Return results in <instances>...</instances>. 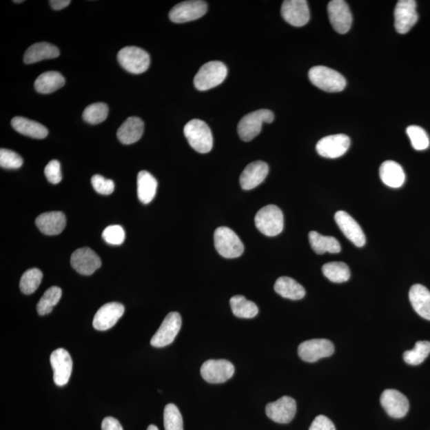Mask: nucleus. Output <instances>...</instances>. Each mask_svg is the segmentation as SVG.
I'll return each mask as SVG.
<instances>
[{
  "label": "nucleus",
  "instance_id": "obj_1",
  "mask_svg": "<svg viewBox=\"0 0 430 430\" xmlns=\"http://www.w3.org/2000/svg\"><path fill=\"white\" fill-rule=\"evenodd\" d=\"M309 78L312 84L329 93H337L345 89L347 81L339 72L327 66L317 65L311 68Z\"/></svg>",
  "mask_w": 430,
  "mask_h": 430
},
{
  "label": "nucleus",
  "instance_id": "obj_2",
  "mask_svg": "<svg viewBox=\"0 0 430 430\" xmlns=\"http://www.w3.org/2000/svg\"><path fill=\"white\" fill-rule=\"evenodd\" d=\"M183 132L194 150L202 154L212 151L213 135L207 123L198 119L192 120L184 127Z\"/></svg>",
  "mask_w": 430,
  "mask_h": 430
},
{
  "label": "nucleus",
  "instance_id": "obj_3",
  "mask_svg": "<svg viewBox=\"0 0 430 430\" xmlns=\"http://www.w3.org/2000/svg\"><path fill=\"white\" fill-rule=\"evenodd\" d=\"M226 65L218 61H209L199 69L194 76V85L199 91L211 90L222 84L227 76Z\"/></svg>",
  "mask_w": 430,
  "mask_h": 430
},
{
  "label": "nucleus",
  "instance_id": "obj_4",
  "mask_svg": "<svg viewBox=\"0 0 430 430\" xmlns=\"http://www.w3.org/2000/svg\"><path fill=\"white\" fill-rule=\"evenodd\" d=\"M254 221L259 232L268 237L276 236L284 229L283 213L275 205H268L260 209L256 214Z\"/></svg>",
  "mask_w": 430,
  "mask_h": 430
},
{
  "label": "nucleus",
  "instance_id": "obj_5",
  "mask_svg": "<svg viewBox=\"0 0 430 430\" xmlns=\"http://www.w3.org/2000/svg\"><path fill=\"white\" fill-rule=\"evenodd\" d=\"M215 249L225 258H237L244 252V245L236 233L227 227H218L214 234Z\"/></svg>",
  "mask_w": 430,
  "mask_h": 430
},
{
  "label": "nucleus",
  "instance_id": "obj_6",
  "mask_svg": "<svg viewBox=\"0 0 430 430\" xmlns=\"http://www.w3.org/2000/svg\"><path fill=\"white\" fill-rule=\"evenodd\" d=\"M274 120V112L269 110H260L250 112L243 117L238 125V132L240 139L245 142L252 141L262 131L263 123L269 124Z\"/></svg>",
  "mask_w": 430,
  "mask_h": 430
},
{
  "label": "nucleus",
  "instance_id": "obj_7",
  "mask_svg": "<svg viewBox=\"0 0 430 430\" xmlns=\"http://www.w3.org/2000/svg\"><path fill=\"white\" fill-rule=\"evenodd\" d=\"M120 65L131 74L145 73L150 65V56L145 50L136 47H126L117 54Z\"/></svg>",
  "mask_w": 430,
  "mask_h": 430
},
{
  "label": "nucleus",
  "instance_id": "obj_8",
  "mask_svg": "<svg viewBox=\"0 0 430 430\" xmlns=\"http://www.w3.org/2000/svg\"><path fill=\"white\" fill-rule=\"evenodd\" d=\"M182 326L181 314L176 311L170 312L163 321L160 329L151 340V345L155 347H163L175 340Z\"/></svg>",
  "mask_w": 430,
  "mask_h": 430
},
{
  "label": "nucleus",
  "instance_id": "obj_9",
  "mask_svg": "<svg viewBox=\"0 0 430 430\" xmlns=\"http://www.w3.org/2000/svg\"><path fill=\"white\" fill-rule=\"evenodd\" d=\"M418 20L417 3L414 0H400L394 10V27L399 34H407Z\"/></svg>",
  "mask_w": 430,
  "mask_h": 430
},
{
  "label": "nucleus",
  "instance_id": "obj_10",
  "mask_svg": "<svg viewBox=\"0 0 430 430\" xmlns=\"http://www.w3.org/2000/svg\"><path fill=\"white\" fill-rule=\"evenodd\" d=\"M207 12V4L201 0H192L176 5L169 13L173 23H183L194 21L203 17Z\"/></svg>",
  "mask_w": 430,
  "mask_h": 430
},
{
  "label": "nucleus",
  "instance_id": "obj_11",
  "mask_svg": "<svg viewBox=\"0 0 430 430\" xmlns=\"http://www.w3.org/2000/svg\"><path fill=\"white\" fill-rule=\"evenodd\" d=\"M235 369L232 362L226 360H209L201 367V375L209 383H223L230 380Z\"/></svg>",
  "mask_w": 430,
  "mask_h": 430
},
{
  "label": "nucleus",
  "instance_id": "obj_12",
  "mask_svg": "<svg viewBox=\"0 0 430 430\" xmlns=\"http://www.w3.org/2000/svg\"><path fill=\"white\" fill-rule=\"evenodd\" d=\"M335 347L329 340L314 339L301 342L298 347V355L302 360L315 362L322 358L334 354Z\"/></svg>",
  "mask_w": 430,
  "mask_h": 430
},
{
  "label": "nucleus",
  "instance_id": "obj_13",
  "mask_svg": "<svg viewBox=\"0 0 430 430\" xmlns=\"http://www.w3.org/2000/svg\"><path fill=\"white\" fill-rule=\"evenodd\" d=\"M327 12L331 24L336 32L344 34L349 32L352 23V14L346 1L332 0L327 5Z\"/></svg>",
  "mask_w": 430,
  "mask_h": 430
},
{
  "label": "nucleus",
  "instance_id": "obj_14",
  "mask_svg": "<svg viewBox=\"0 0 430 430\" xmlns=\"http://www.w3.org/2000/svg\"><path fill=\"white\" fill-rule=\"evenodd\" d=\"M281 15L294 27H303L310 19L308 2L305 0H286L281 6Z\"/></svg>",
  "mask_w": 430,
  "mask_h": 430
},
{
  "label": "nucleus",
  "instance_id": "obj_15",
  "mask_svg": "<svg viewBox=\"0 0 430 430\" xmlns=\"http://www.w3.org/2000/svg\"><path fill=\"white\" fill-rule=\"evenodd\" d=\"M50 360L54 371V383L59 387L66 385L73 369V361L70 353L63 348H59L52 352Z\"/></svg>",
  "mask_w": 430,
  "mask_h": 430
},
{
  "label": "nucleus",
  "instance_id": "obj_16",
  "mask_svg": "<svg viewBox=\"0 0 430 430\" xmlns=\"http://www.w3.org/2000/svg\"><path fill=\"white\" fill-rule=\"evenodd\" d=\"M350 143V138L345 134L327 136L317 143L316 152L322 157L339 158L345 154Z\"/></svg>",
  "mask_w": 430,
  "mask_h": 430
},
{
  "label": "nucleus",
  "instance_id": "obj_17",
  "mask_svg": "<svg viewBox=\"0 0 430 430\" xmlns=\"http://www.w3.org/2000/svg\"><path fill=\"white\" fill-rule=\"evenodd\" d=\"M72 267L81 275L90 276L99 269L101 265L99 256L90 248L76 249L71 256Z\"/></svg>",
  "mask_w": 430,
  "mask_h": 430
},
{
  "label": "nucleus",
  "instance_id": "obj_18",
  "mask_svg": "<svg viewBox=\"0 0 430 430\" xmlns=\"http://www.w3.org/2000/svg\"><path fill=\"white\" fill-rule=\"evenodd\" d=\"M266 414L272 421L287 424L293 421L296 413V403L293 398L284 396L266 406Z\"/></svg>",
  "mask_w": 430,
  "mask_h": 430
},
{
  "label": "nucleus",
  "instance_id": "obj_19",
  "mask_svg": "<svg viewBox=\"0 0 430 430\" xmlns=\"http://www.w3.org/2000/svg\"><path fill=\"white\" fill-rule=\"evenodd\" d=\"M381 405L389 416L393 418L405 417L409 411V404L403 393L393 389L384 391L380 398Z\"/></svg>",
  "mask_w": 430,
  "mask_h": 430
},
{
  "label": "nucleus",
  "instance_id": "obj_20",
  "mask_svg": "<svg viewBox=\"0 0 430 430\" xmlns=\"http://www.w3.org/2000/svg\"><path fill=\"white\" fill-rule=\"evenodd\" d=\"M124 314L125 307L121 303L111 302L104 305L94 316L93 321L94 329L99 331L110 329Z\"/></svg>",
  "mask_w": 430,
  "mask_h": 430
},
{
  "label": "nucleus",
  "instance_id": "obj_21",
  "mask_svg": "<svg viewBox=\"0 0 430 430\" xmlns=\"http://www.w3.org/2000/svg\"><path fill=\"white\" fill-rule=\"evenodd\" d=\"M335 220L348 240L358 247H362L366 243V236L360 225L349 214L344 211L336 213Z\"/></svg>",
  "mask_w": 430,
  "mask_h": 430
},
{
  "label": "nucleus",
  "instance_id": "obj_22",
  "mask_svg": "<svg viewBox=\"0 0 430 430\" xmlns=\"http://www.w3.org/2000/svg\"><path fill=\"white\" fill-rule=\"evenodd\" d=\"M269 166L263 161H255L244 169L240 176V187L243 190H252L262 183L268 176Z\"/></svg>",
  "mask_w": 430,
  "mask_h": 430
},
{
  "label": "nucleus",
  "instance_id": "obj_23",
  "mask_svg": "<svg viewBox=\"0 0 430 430\" xmlns=\"http://www.w3.org/2000/svg\"><path fill=\"white\" fill-rule=\"evenodd\" d=\"M35 224L41 232L53 236L63 232L66 218L65 214L60 212L43 213L36 218Z\"/></svg>",
  "mask_w": 430,
  "mask_h": 430
},
{
  "label": "nucleus",
  "instance_id": "obj_24",
  "mask_svg": "<svg viewBox=\"0 0 430 430\" xmlns=\"http://www.w3.org/2000/svg\"><path fill=\"white\" fill-rule=\"evenodd\" d=\"M409 301L417 314L430 320V291L422 285H414L409 293Z\"/></svg>",
  "mask_w": 430,
  "mask_h": 430
},
{
  "label": "nucleus",
  "instance_id": "obj_25",
  "mask_svg": "<svg viewBox=\"0 0 430 430\" xmlns=\"http://www.w3.org/2000/svg\"><path fill=\"white\" fill-rule=\"evenodd\" d=\"M143 121L136 116L129 117L117 130V137L124 145H132L139 141L143 136Z\"/></svg>",
  "mask_w": 430,
  "mask_h": 430
},
{
  "label": "nucleus",
  "instance_id": "obj_26",
  "mask_svg": "<svg viewBox=\"0 0 430 430\" xmlns=\"http://www.w3.org/2000/svg\"><path fill=\"white\" fill-rule=\"evenodd\" d=\"M380 175L383 183L392 188L401 187L406 181L405 172L401 165L392 161L382 163Z\"/></svg>",
  "mask_w": 430,
  "mask_h": 430
},
{
  "label": "nucleus",
  "instance_id": "obj_27",
  "mask_svg": "<svg viewBox=\"0 0 430 430\" xmlns=\"http://www.w3.org/2000/svg\"><path fill=\"white\" fill-rule=\"evenodd\" d=\"M13 129L20 134L34 138L44 139L48 135V130L40 123L22 116H15L12 121Z\"/></svg>",
  "mask_w": 430,
  "mask_h": 430
},
{
  "label": "nucleus",
  "instance_id": "obj_28",
  "mask_svg": "<svg viewBox=\"0 0 430 430\" xmlns=\"http://www.w3.org/2000/svg\"><path fill=\"white\" fill-rule=\"evenodd\" d=\"M60 51L55 45L48 43H38L30 47L24 54V63L33 64L45 59L58 58Z\"/></svg>",
  "mask_w": 430,
  "mask_h": 430
},
{
  "label": "nucleus",
  "instance_id": "obj_29",
  "mask_svg": "<svg viewBox=\"0 0 430 430\" xmlns=\"http://www.w3.org/2000/svg\"><path fill=\"white\" fill-rule=\"evenodd\" d=\"M158 183L151 173L141 171L137 176V196L143 204L150 203L155 198Z\"/></svg>",
  "mask_w": 430,
  "mask_h": 430
},
{
  "label": "nucleus",
  "instance_id": "obj_30",
  "mask_svg": "<svg viewBox=\"0 0 430 430\" xmlns=\"http://www.w3.org/2000/svg\"><path fill=\"white\" fill-rule=\"evenodd\" d=\"M274 290L283 298L293 300L303 298L306 294L304 287L289 276H281L276 280Z\"/></svg>",
  "mask_w": 430,
  "mask_h": 430
},
{
  "label": "nucleus",
  "instance_id": "obj_31",
  "mask_svg": "<svg viewBox=\"0 0 430 430\" xmlns=\"http://www.w3.org/2000/svg\"><path fill=\"white\" fill-rule=\"evenodd\" d=\"M65 83L64 76L59 72H45L35 80L34 89L40 94H51L61 89Z\"/></svg>",
  "mask_w": 430,
  "mask_h": 430
},
{
  "label": "nucleus",
  "instance_id": "obj_32",
  "mask_svg": "<svg viewBox=\"0 0 430 430\" xmlns=\"http://www.w3.org/2000/svg\"><path fill=\"white\" fill-rule=\"evenodd\" d=\"M309 243L311 249L317 254L325 253L338 254L340 252L341 247L338 240L331 236H324L318 232H311L309 234Z\"/></svg>",
  "mask_w": 430,
  "mask_h": 430
},
{
  "label": "nucleus",
  "instance_id": "obj_33",
  "mask_svg": "<svg viewBox=\"0 0 430 430\" xmlns=\"http://www.w3.org/2000/svg\"><path fill=\"white\" fill-rule=\"evenodd\" d=\"M229 304L234 315L239 318L251 319L258 314V306L243 296H233L229 300Z\"/></svg>",
  "mask_w": 430,
  "mask_h": 430
},
{
  "label": "nucleus",
  "instance_id": "obj_34",
  "mask_svg": "<svg viewBox=\"0 0 430 430\" xmlns=\"http://www.w3.org/2000/svg\"><path fill=\"white\" fill-rule=\"evenodd\" d=\"M322 274L334 283H344L350 279L351 272L347 265L344 263H329L322 268Z\"/></svg>",
  "mask_w": 430,
  "mask_h": 430
},
{
  "label": "nucleus",
  "instance_id": "obj_35",
  "mask_svg": "<svg viewBox=\"0 0 430 430\" xmlns=\"http://www.w3.org/2000/svg\"><path fill=\"white\" fill-rule=\"evenodd\" d=\"M63 295V291L57 286L50 287L40 299L37 305L38 314L45 316L52 311L54 307L57 305Z\"/></svg>",
  "mask_w": 430,
  "mask_h": 430
},
{
  "label": "nucleus",
  "instance_id": "obj_36",
  "mask_svg": "<svg viewBox=\"0 0 430 430\" xmlns=\"http://www.w3.org/2000/svg\"><path fill=\"white\" fill-rule=\"evenodd\" d=\"M42 271L33 268L25 271L20 280V290L25 295L34 293L38 289L43 280Z\"/></svg>",
  "mask_w": 430,
  "mask_h": 430
},
{
  "label": "nucleus",
  "instance_id": "obj_37",
  "mask_svg": "<svg viewBox=\"0 0 430 430\" xmlns=\"http://www.w3.org/2000/svg\"><path fill=\"white\" fill-rule=\"evenodd\" d=\"M430 354V342L418 341L416 342L413 349L407 351L403 354L404 361L408 365L417 366L421 365L422 362Z\"/></svg>",
  "mask_w": 430,
  "mask_h": 430
},
{
  "label": "nucleus",
  "instance_id": "obj_38",
  "mask_svg": "<svg viewBox=\"0 0 430 430\" xmlns=\"http://www.w3.org/2000/svg\"><path fill=\"white\" fill-rule=\"evenodd\" d=\"M109 114V108L104 103H95L85 108L83 119L91 125L100 124L105 121Z\"/></svg>",
  "mask_w": 430,
  "mask_h": 430
},
{
  "label": "nucleus",
  "instance_id": "obj_39",
  "mask_svg": "<svg viewBox=\"0 0 430 430\" xmlns=\"http://www.w3.org/2000/svg\"><path fill=\"white\" fill-rule=\"evenodd\" d=\"M165 430H183V421L181 411L176 405L170 403L163 412Z\"/></svg>",
  "mask_w": 430,
  "mask_h": 430
},
{
  "label": "nucleus",
  "instance_id": "obj_40",
  "mask_svg": "<svg viewBox=\"0 0 430 430\" xmlns=\"http://www.w3.org/2000/svg\"><path fill=\"white\" fill-rule=\"evenodd\" d=\"M407 133L414 150L417 151L427 150L429 146V139L427 132L422 127L417 125L409 126Z\"/></svg>",
  "mask_w": 430,
  "mask_h": 430
},
{
  "label": "nucleus",
  "instance_id": "obj_41",
  "mask_svg": "<svg viewBox=\"0 0 430 430\" xmlns=\"http://www.w3.org/2000/svg\"><path fill=\"white\" fill-rule=\"evenodd\" d=\"M102 238L110 245H120L125 242V232L119 225L106 227L102 233Z\"/></svg>",
  "mask_w": 430,
  "mask_h": 430
},
{
  "label": "nucleus",
  "instance_id": "obj_42",
  "mask_svg": "<svg viewBox=\"0 0 430 430\" xmlns=\"http://www.w3.org/2000/svg\"><path fill=\"white\" fill-rule=\"evenodd\" d=\"M23 161L18 153L12 150H0V166L6 169H18L21 167Z\"/></svg>",
  "mask_w": 430,
  "mask_h": 430
},
{
  "label": "nucleus",
  "instance_id": "obj_43",
  "mask_svg": "<svg viewBox=\"0 0 430 430\" xmlns=\"http://www.w3.org/2000/svg\"><path fill=\"white\" fill-rule=\"evenodd\" d=\"M92 185L94 190L103 196H109L114 191L115 185L111 179L105 178L100 175H95L91 178Z\"/></svg>",
  "mask_w": 430,
  "mask_h": 430
},
{
  "label": "nucleus",
  "instance_id": "obj_44",
  "mask_svg": "<svg viewBox=\"0 0 430 430\" xmlns=\"http://www.w3.org/2000/svg\"><path fill=\"white\" fill-rule=\"evenodd\" d=\"M48 181L53 184H58L63 179L61 172V165L58 161L54 160L48 163L44 170Z\"/></svg>",
  "mask_w": 430,
  "mask_h": 430
},
{
  "label": "nucleus",
  "instance_id": "obj_45",
  "mask_svg": "<svg viewBox=\"0 0 430 430\" xmlns=\"http://www.w3.org/2000/svg\"><path fill=\"white\" fill-rule=\"evenodd\" d=\"M309 430H336V427L329 418L319 416L312 422Z\"/></svg>",
  "mask_w": 430,
  "mask_h": 430
},
{
  "label": "nucleus",
  "instance_id": "obj_46",
  "mask_svg": "<svg viewBox=\"0 0 430 430\" xmlns=\"http://www.w3.org/2000/svg\"><path fill=\"white\" fill-rule=\"evenodd\" d=\"M101 430H124L119 421L114 418L107 417L101 423Z\"/></svg>",
  "mask_w": 430,
  "mask_h": 430
},
{
  "label": "nucleus",
  "instance_id": "obj_47",
  "mask_svg": "<svg viewBox=\"0 0 430 430\" xmlns=\"http://www.w3.org/2000/svg\"><path fill=\"white\" fill-rule=\"evenodd\" d=\"M49 3L51 8L56 10V11H59V10L69 6L71 2L70 0H50Z\"/></svg>",
  "mask_w": 430,
  "mask_h": 430
},
{
  "label": "nucleus",
  "instance_id": "obj_48",
  "mask_svg": "<svg viewBox=\"0 0 430 430\" xmlns=\"http://www.w3.org/2000/svg\"><path fill=\"white\" fill-rule=\"evenodd\" d=\"M147 430H158V429L154 424H151V426L147 427Z\"/></svg>",
  "mask_w": 430,
  "mask_h": 430
},
{
  "label": "nucleus",
  "instance_id": "obj_49",
  "mask_svg": "<svg viewBox=\"0 0 430 430\" xmlns=\"http://www.w3.org/2000/svg\"><path fill=\"white\" fill-rule=\"evenodd\" d=\"M23 0H19V1H14V3H23Z\"/></svg>",
  "mask_w": 430,
  "mask_h": 430
}]
</instances>
